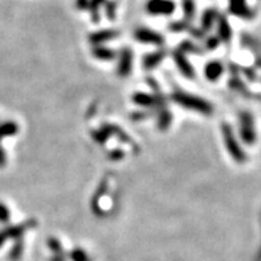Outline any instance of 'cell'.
I'll list each match as a JSON object with an SVG mask.
<instances>
[{
    "mask_svg": "<svg viewBox=\"0 0 261 261\" xmlns=\"http://www.w3.org/2000/svg\"><path fill=\"white\" fill-rule=\"evenodd\" d=\"M147 11L152 15H169L175 11L172 0H148Z\"/></svg>",
    "mask_w": 261,
    "mask_h": 261,
    "instance_id": "6da1fadb",
    "label": "cell"
},
{
    "mask_svg": "<svg viewBox=\"0 0 261 261\" xmlns=\"http://www.w3.org/2000/svg\"><path fill=\"white\" fill-rule=\"evenodd\" d=\"M229 10L237 16H249L251 11L247 7L245 0H229Z\"/></svg>",
    "mask_w": 261,
    "mask_h": 261,
    "instance_id": "7a4b0ae2",
    "label": "cell"
},
{
    "mask_svg": "<svg viewBox=\"0 0 261 261\" xmlns=\"http://www.w3.org/2000/svg\"><path fill=\"white\" fill-rule=\"evenodd\" d=\"M107 0H90V4H88V7H90L91 14H92V19L95 21L99 20V10L100 7L106 3Z\"/></svg>",
    "mask_w": 261,
    "mask_h": 261,
    "instance_id": "3957f363",
    "label": "cell"
},
{
    "mask_svg": "<svg viewBox=\"0 0 261 261\" xmlns=\"http://www.w3.org/2000/svg\"><path fill=\"white\" fill-rule=\"evenodd\" d=\"M195 0H182V10L187 17L195 16Z\"/></svg>",
    "mask_w": 261,
    "mask_h": 261,
    "instance_id": "277c9868",
    "label": "cell"
},
{
    "mask_svg": "<svg viewBox=\"0 0 261 261\" xmlns=\"http://www.w3.org/2000/svg\"><path fill=\"white\" fill-rule=\"evenodd\" d=\"M215 14H216V12L213 10L205 11V14H204L203 16V24L205 25L206 28H210L211 24H212L213 19H215Z\"/></svg>",
    "mask_w": 261,
    "mask_h": 261,
    "instance_id": "5b68a950",
    "label": "cell"
},
{
    "mask_svg": "<svg viewBox=\"0 0 261 261\" xmlns=\"http://www.w3.org/2000/svg\"><path fill=\"white\" fill-rule=\"evenodd\" d=\"M106 12L107 16L110 17V19H114L115 17V12H116V3L115 2H107L106 3Z\"/></svg>",
    "mask_w": 261,
    "mask_h": 261,
    "instance_id": "8992f818",
    "label": "cell"
},
{
    "mask_svg": "<svg viewBox=\"0 0 261 261\" xmlns=\"http://www.w3.org/2000/svg\"><path fill=\"white\" fill-rule=\"evenodd\" d=\"M88 4H90V0H76L75 6L77 10H84L88 7Z\"/></svg>",
    "mask_w": 261,
    "mask_h": 261,
    "instance_id": "52a82bcc",
    "label": "cell"
}]
</instances>
